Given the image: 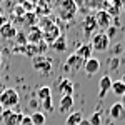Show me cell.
Returning <instances> with one entry per match:
<instances>
[{
    "instance_id": "obj_1",
    "label": "cell",
    "mask_w": 125,
    "mask_h": 125,
    "mask_svg": "<svg viewBox=\"0 0 125 125\" xmlns=\"http://www.w3.org/2000/svg\"><path fill=\"white\" fill-rule=\"evenodd\" d=\"M19 92L15 88H3L2 94H0V105L3 108H13V107L19 105Z\"/></svg>"
},
{
    "instance_id": "obj_2",
    "label": "cell",
    "mask_w": 125,
    "mask_h": 125,
    "mask_svg": "<svg viewBox=\"0 0 125 125\" xmlns=\"http://www.w3.org/2000/svg\"><path fill=\"white\" fill-rule=\"evenodd\" d=\"M83 63H85V60H82L77 53H72V55L67 58V62L63 63V70H65L67 73H75L80 68H83Z\"/></svg>"
},
{
    "instance_id": "obj_3",
    "label": "cell",
    "mask_w": 125,
    "mask_h": 125,
    "mask_svg": "<svg viewBox=\"0 0 125 125\" xmlns=\"http://www.w3.org/2000/svg\"><path fill=\"white\" fill-rule=\"evenodd\" d=\"M90 45H92V50H97V52H105L108 45H110V39L107 37L105 33H95L94 37H92V42H90Z\"/></svg>"
},
{
    "instance_id": "obj_4",
    "label": "cell",
    "mask_w": 125,
    "mask_h": 125,
    "mask_svg": "<svg viewBox=\"0 0 125 125\" xmlns=\"http://www.w3.org/2000/svg\"><path fill=\"white\" fill-rule=\"evenodd\" d=\"M33 68L40 72V73H48L50 70H52V60L48 57H37L33 60Z\"/></svg>"
},
{
    "instance_id": "obj_5",
    "label": "cell",
    "mask_w": 125,
    "mask_h": 125,
    "mask_svg": "<svg viewBox=\"0 0 125 125\" xmlns=\"http://www.w3.org/2000/svg\"><path fill=\"white\" fill-rule=\"evenodd\" d=\"M0 117H2V120H3L5 125H19L23 115L13 112V110H10V108H7V110H3V114H2Z\"/></svg>"
},
{
    "instance_id": "obj_6",
    "label": "cell",
    "mask_w": 125,
    "mask_h": 125,
    "mask_svg": "<svg viewBox=\"0 0 125 125\" xmlns=\"http://www.w3.org/2000/svg\"><path fill=\"white\" fill-rule=\"evenodd\" d=\"M108 114H110V117H112L114 120H124L125 118V107L122 105L120 102H115L114 105L110 107Z\"/></svg>"
},
{
    "instance_id": "obj_7",
    "label": "cell",
    "mask_w": 125,
    "mask_h": 125,
    "mask_svg": "<svg viewBox=\"0 0 125 125\" xmlns=\"http://www.w3.org/2000/svg\"><path fill=\"white\" fill-rule=\"evenodd\" d=\"M83 70H85L87 75H94V73H97L98 70H100V60L98 58H88V60H85V63H83Z\"/></svg>"
},
{
    "instance_id": "obj_8",
    "label": "cell",
    "mask_w": 125,
    "mask_h": 125,
    "mask_svg": "<svg viewBox=\"0 0 125 125\" xmlns=\"http://www.w3.org/2000/svg\"><path fill=\"white\" fill-rule=\"evenodd\" d=\"M43 37H45V40H47V42L53 43V42H55V40L60 37V30H58L57 25H53V23H48L47 30L43 32Z\"/></svg>"
},
{
    "instance_id": "obj_9",
    "label": "cell",
    "mask_w": 125,
    "mask_h": 125,
    "mask_svg": "<svg viewBox=\"0 0 125 125\" xmlns=\"http://www.w3.org/2000/svg\"><path fill=\"white\" fill-rule=\"evenodd\" d=\"M73 82L70 80V78H63L62 82H60V85H58V90H60V94L62 97H72L73 94Z\"/></svg>"
},
{
    "instance_id": "obj_10",
    "label": "cell",
    "mask_w": 125,
    "mask_h": 125,
    "mask_svg": "<svg viewBox=\"0 0 125 125\" xmlns=\"http://www.w3.org/2000/svg\"><path fill=\"white\" fill-rule=\"evenodd\" d=\"M98 88H100V92H98V97L100 98H104L105 94L112 88V78L108 77V75H104V77L100 78V83H98Z\"/></svg>"
},
{
    "instance_id": "obj_11",
    "label": "cell",
    "mask_w": 125,
    "mask_h": 125,
    "mask_svg": "<svg viewBox=\"0 0 125 125\" xmlns=\"http://www.w3.org/2000/svg\"><path fill=\"white\" fill-rule=\"evenodd\" d=\"M92 52H94V50H92V45H90V43H83V45L78 47V50L75 53H77L82 60H88V58H92Z\"/></svg>"
},
{
    "instance_id": "obj_12",
    "label": "cell",
    "mask_w": 125,
    "mask_h": 125,
    "mask_svg": "<svg viewBox=\"0 0 125 125\" xmlns=\"http://www.w3.org/2000/svg\"><path fill=\"white\" fill-rule=\"evenodd\" d=\"M95 23H97V25H100V27H108V25H110V15L107 13L105 10H100V12L97 13Z\"/></svg>"
},
{
    "instance_id": "obj_13",
    "label": "cell",
    "mask_w": 125,
    "mask_h": 125,
    "mask_svg": "<svg viewBox=\"0 0 125 125\" xmlns=\"http://www.w3.org/2000/svg\"><path fill=\"white\" fill-rule=\"evenodd\" d=\"M72 107H73V97H62V98H60V107H58V110H60L62 114L68 112Z\"/></svg>"
},
{
    "instance_id": "obj_14",
    "label": "cell",
    "mask_w": 125,
    "mask_h": 125,
    "mask_svg": "<svg viewBox=\"0 0 125 125\" xmlns=\"http://www.w3.org/2000/svg\"><path fill=\"white\" fill-rule=\"evenodd\" d=\"M37 97H39L40 104H42L43 100L52 98V88H50V87H40L39 90H37Z\"/></svg>"
},
{
    "instance_id": "obj_15",
    "label": "cell",
    "mask_w": 125,
    "mask_h": 125,
    "mask_svg": "<svg viewBox=\"0 0 125 125\" xmlns=\"http://www.w3.org/2000/svg\"><path fill=\"white\" fill-rule=\"evenodd\" d=\"M82 120H83L82 112H73V114H70V115L67 117V122H65V125H78Z\"/></svg>"
},
{
    "instance_id": "obj_16",
    "label": "cell",
    "mask_w": 125,
    "mask_h": 125,
    "mask_svg": "<svg viewBox=\"0 0 125 125\" xmlns=\"http://www.w3.org/2000/svg\"><path fill=\"white\" fill-rule=\"evenodd\" d=\"M115 95L122 97L125 94V85L122 83V80H117V82H112V88H110Z\"/></svg>"
},
{
    "instance_id": "obj_17",
    "label": "cell",
    "mask_w": 125,
    "mask_h": 125,
    "mask_svg": "<svg viewBox=\"0 0 125 125\" xmlns=\"http://www.w3.org/2000/svg\"><path fill=\"white\" fill-rule=\"evenodd\" d=\"M0 33L3 35V37H7V39H10V37H15V29L12 27V23H3V27L0 29Z\"/></svg>"
},
{
    "instance_id": "obj_18",
    "label": "cell",
    "mask_w": 125,
    "mask_h": 125,
    "mask_svg": "<svg viewBox=\"0 0 125 125\" xmlns=\"http://www.w3.org/2000/svg\"><path fill=\"white\" fill-rule=\"evenodd\" d=\"M30 118H32V124L33 125H43L45 124V114L43 112H33L30 115Z\"/></svg>"
},
{
    "instance_id": "obj_19",
    "label": "cell",
    "mask_w": 125,
    "mask_h": 125,
    "mask_svg": "<svg viewBox=\"0 0 125 125\" xmlns=\"http://www.w3.org/2000/svg\"><path fill=\"white\" fill-rule=\"evenodd\" d=\"M65 47H67V42H65V37H58L55 42H53V50H57V52H63L65 50Z\"/></svg>"
},
{
    "instance_id": "obj_20",
    "label": "cell",
    "mask_w": 125,
    "mask_h": 125,
    "mask_svg": "<svg viewBox=\"0 0 125 125\" xmlns=\"http://www.w3.org/2000/svg\"><path fill=\"white\" fill-rule=\"evenodd\" d=\"M90 125H102V114L100 112H95V114H92L90 117Z\"/></svg>"
},
{
    "instance_id": "obj_21",
    "label": "cell",
    "mask_w": 125,
    "mask_h": 125,
    "mask_svg": "<svg viewBox=\"0 0 125 125\" xmlns=\"http://www.w3.org/2000/svg\"><path fill=\"white\" fill-rule=\"evenodd\" d=\"M40 39H42V33H40L37 29H33L32 33H30V42H39Z\"/></svg>"
},
{
    "instance_id": "obj_22",
    "label": "cell",
    "mask_w": 125,
    "mask_h": 125,
    "mask_svg": "<svg viewBox=\"0 0 125 125\" xmlns=\"http://www.w3.org/2000/svg\"><path fill=\"white\" fill-rule=\"evenodd\" d=\"M19 125H33V124H32V118H30V115H23Z\"/></svg>"
},
{
    "instance_id": "obj_23",
    "label": "cell",
    "mask_w": 125,
    "mask_h": 125,
    "mask_svg": "<svg viewBox=\"0 0 125 125\" xmlns=\"http://www.w3.org/2000/svg\"><path fill=\"white\" fill-rule=\"evenodd\" d=\"M115 32H117V30H115V27H108V30H107V33H105V35L108 37V39H112V37L115 35Z\"/></svg>"
},
{
    "instance_id": "obj_24",
    "label": "cell",
    "mask_w": 125,
    "mask_h": 125,
    "mask_svg": "<svg viewBox=\"0 0 125 125\" xmlns=\"http://www.w3.org/2000/svg\"><path fill=\"white\" fill-rule=\"evenodd\" d=\"M78 125H90V122H88V120H82Z\"/></svg>"
},
{
    "instance_id": "obj_25",
    "label": "cell",
    "mask_w": 125,
    "mask_h": 125,
    "mask_svg": "<svg viewBox=\"0 0 125 125\" xmlns=\"http://www.w3.org/2000/svg\"><path fill=\"white\" fill-rule=\"evenodd\" d=\"M120 104H122V105L125 107V94H124V95H122V102H120Z\"/></svg>"
},
{
    "instance_id": "obj_26",
    "label": "cell",
    "mask_w": 125,
    "mask_h": 125,
    "mask_svg": "<svg viewBox=\"0 0 125 125\" xmlns=\"http://www.w3.org/2000/svg\"><path fill=\"white\" fill-rule=\"evenodd\" d=\"M3 110H5V108H3V107L0 105V115H2V114H3Z\"/></svg>"
},
{
    "instance_id": "obj_27",
    "label": "cell",
    "mask_w": 125,
    "mask_h": 125,
    "mask_svg": "<svg viewBox=\"0 0 125 125\" xmlns=\"http://www.w3.org/2000/svg\"><path fill=\"white\" fill-rule=\"evenodd\" d=\"M122 83H124V85H125V75H124V77H122Z\"/></svg>"
},
{
    "instance_id": "obj_28",
    "label": "cell",
    "mask_w": 125,
    "mask_h": 125,
    "mask_svg": "<svg viewBox=\"0 0 125 125\" xmlns=\"http://www.w3.org/2000/svg\"><path fill=\"white\" fill-rule=\"evenodd\" d=\"M0 65H2V52H0Z\"/></svg>"
},
{
    "instance_id": "obj_29",
    "label": "cell",
    "mask_w": 125,
    "mask_h": 125,
    "mask_svg": "<svg viewBox=\"0 0 125 125\" xmlns=\"http://www.w3.org/2000/svg\"><path fill=\"white\" fill-rule=\"evenodd\" d=\"M122 7H124V12H125V2H124V3H122Z\"/></svg>"
},
{
    "instance_id": "obj_30",
    "label": "cell",
    "mask_w": 125,
    "mask_h": 125,
    "mask_svg": "<svg viewBox=\"0 0 125 125\" xmlns=\"http://www.w3.org/2000/svg\"><path fill=\"white\" fill-rule=\"evenodd\" d=\"M0 90H3V88H0ZM0 94H2V92H0Z\"/></svg>"
}]
</instances>
